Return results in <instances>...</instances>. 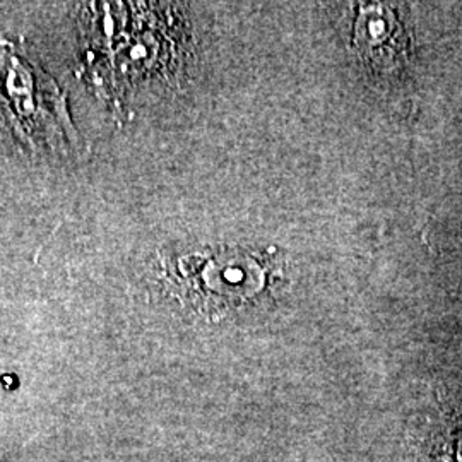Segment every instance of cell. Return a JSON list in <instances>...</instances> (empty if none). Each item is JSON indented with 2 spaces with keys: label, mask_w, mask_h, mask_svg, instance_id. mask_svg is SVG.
<instances>
[{
  "label": "cell",
  "mask_w": 462,
  "mask_h": 462,
  "mask_svg": "<svg viewBox=\"0 0 462 462\" xmlns=\"http://www.w3.org/2000/svg\"><path fill=\"white\" fill-rule=\"evenodd\" d=\"M0 106L23 139L78 144L59 88L40 67L23 57L11 42L0 40Z\"/></svg>",
  "instance_id": "obj_1"
},
{
  "label": "cell",
  "mask_w": 462,
  "mask_h": 462,
  "mask_svg": "<svg viewBox=\"0 0 462 462\" xmlns=\"http://www.w3.org/2000/svg\"><path fill=\"white\" fill-rule=\"evenodd\" d=\"M175 276L183 286L209 300L242 301L265 284V265L244 250H206L179 257Z\"/></svg>",
  "instance_id": "obj_2"
},
{
  "label": "cell",
  "mask_w": 462,
  "mask_h": 462,
  "mask_svg": "<svg viewBox=\"0 0 462 462\" xmlns=\"http://www.w3.org/2000/svg\"><path fill=\"white\" fill-rule=\"evenodd\" d=\"M355 43L372 66L394 69L404 55L406 40L385 5L362 7L355 26Z\"/></svg>",
  "instance_id": "obj_3"
}]
</instances>
